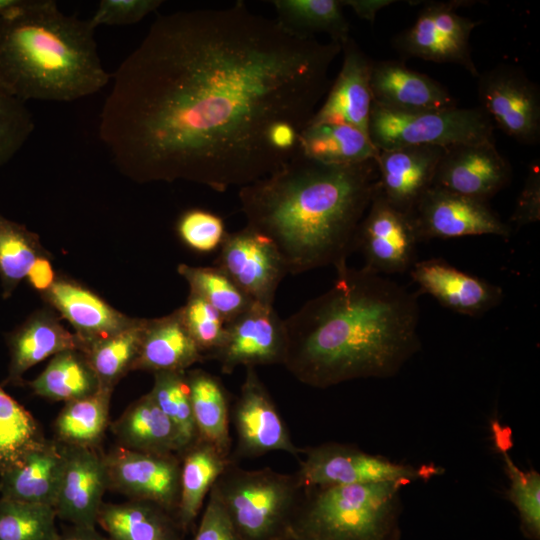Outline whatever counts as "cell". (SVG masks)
Segmentation results:
<instances>
[{"label":"cell","instance_id":"1","mask_svg":"<svg viewBox=\"0 0 540 540\" xmlns=\"http://www.w3.org/2000/svg\"><path fill=\"white\" fill-rule=\"evenodd\" d=\"M341 49L241 1L161 14L112 74L99 139L132 180L243 187L298 152Z\"/></svg>","mask_w":540,"mask_h":540},{"label":"cell","instance_id":"2","mask_svg":"<svg viewBox=\"0 0 540 540\" xmlns=\"http://www.w3.org/2000/svg\"><path fill=\"white\" fill-rule=\"evenodd\" d=\"M333 285L284 319L283 366L301 383L328 388L396 375L421 347L417 295L347 263Z\"/></svg>","mask_w":540,"mask_h":540},{"label":"cell","instance_id":"3","mask_svg":"<svg viewBox=\"0 0 540 540\" xmlns=\"http://www.w3.org/2000/svg\"><path fill=\"white\" fill-rule=\"evenodd\" d=\"M378 182L374 159L329 165L299 151L278 170L240 187L247 226L279 251L297 275L345 263Z\"/></svg>","mask_w":540,"mask_h":540},{"label":"cell","instance_id":"4","mask_svg":"<svg viewBox=\"0 0 540 540\" xmlns=\"http://www.w3.org/2000/svg\"><path fill=\"white\" fill-rule=\"evenodd\" d=\"M90 19L54 0H18L0 16V85L28 100L72 102L110 84Z\"/></svg>","mask_w":540,"mask_h":540},{"label":"cell","instance_id":"5","mask_svg":"<svg viewBox=\"0 0 540 540\" xmlns=\"http://www.w3.org/2000/svg\"><path fill=\"white\" fill-rule=\"evenodd\" d=\"M386 481L303 488L291 537L303 540H398L400 491Z\"/></svg>","mask_w":540,"mask_h":540},{"label":"cell","instance_id":"6","mask_svg":"<svg viewBox=\"0 0 540 540\" xmlns=\"http://www.w3.org/2000/svg\"><path fill=\"white\" fill-rule=\"evenodd\" d=\"M211 491L243 540L290 539L303 493L296 473L244 469L232 461Z\"/></svg>","mask_w":540,"mask_h":540},{"label":"cell","instance_id":"7","mask_svg":"<svg viewBox=\"0 0 540 540\" xmlns=\"http://www.w3.org/2000/svg\"><path fill=\"white\" fill-rule=\"evenodd\" d=\"M493 129V122L480 106L403 112L372 104L368 134L378 150H385L495 141Z\"/></svg>","mask_w":540,"mask_h":540},{"label":"cell","instance_id":"8","mask_svg":"<svg viewBox=\"0 0 540 540\" xmlns=\"http://www.w3.org/2000/svg\"><path fill=\"white\" fill-rule=\"evenodd\" d=\"M295 472L303 488L400 481L408 484L439 474V468L396 463L351 445L327 442L302 449Z\"/></svg>","mask_w":540,"mask_h":540},{"label":"cell","instance_id":"9","mask_svg":"<svg viewBox=\"0 0 540 540\" xmlns=\"http://www.w3.org/2000/svg\"><path fill=\"white\" fill-rule=\"evenodd\" d=\"M472 3L466 0L429 2L410 27L393 37L392 47L405 58L460 65L477 78L479 71L471 55L469 40L481 21L456 12Z\"/></svg>","mask_w":540,"mask_h":540},{"label":"cell","instance_id":"10","mask_svg":"<svg viewBox=\"0 0 540 540\" xmlns=\"http://www.w3.org/2000/svg\"><path fill=\"white\" fill-rule=\"evenodd\" d=\"M480 107L493 124L523 145L540 141V89L517 66L499 64L479 73Z\"/></svg>","mask_w":540,"mask_h":540},{"label":"cell","instance_id":"11","mask_svg":"<svg viewBox=\"0 0 540 540\" xmlns=\"http://www.w3.org/2000/svg\"><path fill=\"white\" fill-rule=\"evenodd\" d=\"M236 445L231 459L256 458L270 452H286L298 457L302 449L292 441L269 391L255 368H246L239 394L230 408Z\"/></svg>","mask_w":540,"mask_h":540},{"label":"cell","instance_id":"12","mask_svg":"<svg viewBox=\"0 0 540 540\" xmlns=\"http://www.w3.org/2000/svg\"><path fill=\"white\" fill-rule=\"evenodd\" d=\"M410 216L419 242L477 235L508 239L511 235V226L488 202L435 186L422 195Z\"/></svg>","mask_w":540,"mask_h":540},{"label":"cell","instance_id":"13","mask_svg":"<svg viewBox=\"0 0 540 540\" xmlns=\"http://www.w3.org/2000/svg\"><path fill=\"white\" fill-rule=\"evenodd\" d=\"M418 242L411 216L392 206L377 182L355 239V250L364 257L363 268L380 275L409 271L416 262Z\"/></svg>","mask_w":540,"mask_h":540},{"label":"cell","instance_id":"14","mask_svg":"<svg viewBox=\"0 0 540 540\" xmlns=\"http://www.w3.org/2000/svg\"><path fill=\"white\" fill-rule=\"evenodd\" d=\"M214 266L253 302L266 306H273L278 286L288 274L273 242L247 225L227 233Z\"/></svg>","mask_w":540,"mask_h":540},{"label":"cell","instance_id":"15","mask_svg":"<svg viewBox=\"0 0 540 540\" xmlns=\"http://www.w3.org/2000/svg\"><path fill=\"white\" fill-rule=\"evenodd\" d=\"M104 461L108 488L130 500L155 503L176 515L181 470L178 454L145 453L120 446L104 455Z\"/></svg>","mask_w":540,"mask_h":540},{"label":"cell","instance_id":"16","mask_svg":"<svg viewBox=\"0 0 540 540\" xmlns=\"http://www.w3.org/2000/svg\"><path fill=\"white\" fill-rule=\"evenodd\" d=\"M286 352L284 320L273 306L254 302L226 324L224 341L212 359L219 362L224 374H232L240 366L283 365Z\"/></svg>","mask_w":540,"mask_h":540},{"label":"cell","instance_id":"17","mask_svg":"<svg viewBox=\"0 0 540 540\" xmlns=\"http://www.w3.org/2000/svg\"><path fill=\"white\" fill-rule=\"evenodd\" d=\"M511 177L512 167L495 141L463 143L445 147L432 186L488 202Z\"/></svg>","mask_w":540,"mask_h":540},{"label":"cell","instance_id":"18","mask_svg":"<svg viewBox=\"0 0 540 540\" xmlns=\"http://www.w3.org/2000/svg\"><path fill=\"white\" fill-rule=\"evenodd\" d=\"M419 291L443 307L469 317H480L499 306L501 287L468 274L441 258L416 261L409 270Z\"/></svg>","mask_w":540,"mask_h":540},{"label":"cell","instance_id":"19","mask_svg":"<svg viewBox=\"0 0 540 540\" xmlns=\"http://www.w3.org/2000/svg\"><path fill=\"white\" fill-rule=\"evenodd\" d=\"M107 488L104 455L95 448L66 445L64 470L54 504L57 519L74 526L96 527Z\"/></svg>","mask_w":540,"mask_h":540},{"label":"cell","instance_id":"20","mask_svg":"<svg viewBox=\"0 0 540 540\" xmlns=\"http://www.w3.org/2000/svg\"><path fill=\"white\" fill-rule=\"evenodd\" d=\"M341 52V69L309 123H344L368 133L374 60L351 37L342 44Z\"/></svg>","mask_w":540,"mask_h":540},{"label":"cell","instance_id":"21","mask_svg":"<svg viewBox=\"0 0 540 540\" xmlns=\"http://www.w3.org/2000/svg\"><path fill=\"white\" fill-rule=\"evenodd\" d=\"M445 147L405 146L378 150L374 160L378 188L395 208L411 214L422 195L432 186Z\"/></svg>","mask_w":540,"mask_h":540},{"label":"cell","instance_id":"22","mask_svg":"<svg viewBox=\"0 0 540 540\" xmlns=\"http://www.w3.org/2000/svg\"><path fill=\"white\" fill-rule=\"evenodd\" d=\"M65 458L66 445L41 440L0 471V497L54 508Z\"/></svg>","mask_w":540,"mask_h":540},{"label":"cell","instance_id":"23","mask_svg":"<svg viewBox=\"0 0 540 540\" xmlns=\"http://www.w3.org/2000/svg\"><path fill=\"white\" fill-rule=\"evenodd\" d=\"M371 90L373 104L389 110L418 112L457 107L456 99L438 81L400 60L373 62Z\"/></svg>","mask_w":540,"mask_h":540},{"label":"cell","instance_id":"24","mask_svg":"<svg viewBox=\"0 0 540 540\" xmlns=\"http://www.w3.org/2000/svg\"><path fill=\"white\" fill-rule=\"evenodd\" d=\"M44 296L74 327L82 346L108 337L133 321L93 292L67 280H55Z\"/></svg>","mask_w":540,"mask_h":540},{"label":"cell","instance_id":"25","mask_svg":"<svg viewBox=\"0 0 540 540\" xmlns=\"http://www.w3.org/2000/svg\"><path fill=\"white\" fill-rule=\"evenodd\" d=\"M8 346L7 382L18 384L32 366L63 351H80L82 343L50 313L37 312L9 335Z\"/></svg>","mask_w":540,"mask_h":540},{"label":"cell","instance_id":"26","mask_svg":"<svg viewBox=\"0 0 540 540\" xmlns=\"http://www.w3.org/2000/svg\"><path fill=\"white\" fill-rule=\"evenodd\" d=\"M204 360L177 309L167 316L147 319L133 370L183 372Z\"/></svg>","mask_w":540,"mask_h":540},{"label":"cell","instance_id":"27","mask_svg":"<svg viewBox=\"0 0 540 540\" xmlns=\"http://www.w3.org/2000/svg\"><path fill=\"white\" fill-rule=\"evenodd\" d=\"M180 497L176 520L187 531L200 514L217 479L233 461L208 441L197 438L180 455Z\"/></svg>","mask_w":540,"mask_h":540},{"label":"cell","instance_id":"28","mask_svg":"<svg viewBox=\"0 0 540 540\" xmlns=\"http://www.w3.org/2000/svg\"><path fill=\"white\" fill-rule=\"evenodd\" d=\"M112 432L121 447L155 454H178L184 450L173 422L161 411L150 393L133 402L113 422Z\"/></svg>","mask_w":540,"mask_h":540},{"label":"cell","instance_id":"29","mask_svg":"<svg viewBox=\"0 0 540 540\" xmlns=\"http://www.w3.org/2000/svg\"><path fill=\"white\" fill-rule=\"evenodd\" d=\"M97 525L111 540H183L175 515L148 501L103 503Z\"/></svg>","mask_w":540,"mask_h":540},{"label":"cell","instance_id":"30","mask_svg":"<svg viewBox=\"0 0 540 540\" xmlns=\"http://www.w3.org/2000/svg\"><path fill=\"white\" fill-rule=\"evenodd\" d=\"M298 151L329 165H349L374 159L378 149L369 134L344 123H309L299 134Z\"/></svg>","mask_w":540,"mask_h":540},{"label":"cell","instance_id":"31","mask_svg":"<svg viewBox=\"0 0 540 540\" xmlns=\"http://www.w3.org/2000/svg\"><path fill=\"white\" fill-rule=\"evenodd\" d=\"M186 378L198 438L231 456L230 405L221 380L202 369L187 370Z\"/></svg>","mask_w":540,"mask_h":540},{"label":"cell","instance_id":"32","mask_svg":"<svg viewBox=\"0 0 540 540\" xmlns=\"http://www.w3.org/2000/svg\"><path fill=\"white\" fill-rule=\"evenodd\" d=\"M146 324L147 319H133L124 329L82 346L80 352L97 376L101 387L113 390L115 384L133 370Z\"/></svg>","mask_w":540,"mask_h":540},{"label":"cell","instance_id":"33","mask_svg":"<svg viewBox=\"0 0 540 540\" xmlns=\"http://www.w3.org/2000/svg\"><path fill=\"white\" fill-rule=\"evenodd\" d=\"M276 21L301 37L325 33L331 41L345 43L350 27L341 0H274Z\"/></svg>","mask_w":540,"mask_h":540},{"label":"cell","instance_id":"34","mask_svg":"<svg viewBox=\"0 0 540 540\" xmlns=\"http://www.w3.org/2000/svg\"><path fill=\"white\" fill-rule=\"evenodd\" d=\"M29 386L40 397L65 403L92 395L101 387L86 358L78 350L54 355L42 373L29 382Z\"/></svg>","mask_w":540,"mask_h":540},{"label":"cell","instance_id":"35","mask_svg":"<svg viewBox=\"0 0 540 540\" xmlns=\"http://www.w3.org/2000/svg\"><path fill=\"white\" fill-rule=\"evenodd\" d=\"M111 393L112 389L100 387L92 395L66 402L54 422L56 440L95 448L108 426Z\"/></svg>","mask_w":540,"mask_h":540},{"label":"cell","instance_id":"36","mask_svg":"<svg viewBox=\"0 0 540 540\" xmlns=\"http://www.w3.org/2000/svg\"><path fill=\"white\" fill-rule=\"evenodd\" d=\"M47 256L38 236L0 213V279L8 298L35 261Z\"/></svg>","mask_w":540,"mask_h":540},{"label":"cell","instance_id":"37","mask_svg":"<svg viewBox=\"0 0 540 540\" xmlns=\"http://www.w3.org/2000/svg\"><path fill=\"white\" fill-rule=\"evenodd\" d=\"M178 273L187 281L194 293L225 319L226 323L246 311L254 302L216 266H190L180 264Z\"/></svg>","mask_w":540,"mask_h":540},{"label":"cell","instance_id":"38","mask_svg":"<svg viewBox=\"0 0 540 540\" xmlns=\"http://www.w3.org/2000/svg\"><path fill=\"white\" fill-rule=\"evenodd\" d=\"M496 445L506 466L509 479L508 496L515 506L524 533L532 540L540 538V474L520 469L509 456L504 442L505 432L498 422L493 424Z\"/></svg>","mask_w":540,"mask_h":540},{"label":"cell","instance_id":"39","mask_svg":"<svg viewBox=\"0 0 540 540\" xmlns=\"http://www.w3.org/2000/svg\"><path fill=\"white\" fill-rule=\"evenodd\" d=\"M52 506L0 497V540H59Z\"/></svg>","mask_w":540,"mask_h":540},{"label":"cell","instance_id":"40","mask_svg":"<svg viewBox=\"0 0 540 540\" xmlns=\"http://www.w3.org/2000/svg\"><path fill=\"white\" fill-rule=\"evenodd\" d=\"M149 393L161 411L176 426L185 450L198 438L186 371L154 373V383Z\"/></svg>","mask_w":540,"mask_h":540},{"label":"cell","instance_id":"41","mask_svg":"<svg viewBox=\"0 0 540 540\" xmlns=\"http://www.w3.org/2000/svg\"><path fill=\"white\" fill-rule=\"evenodd\" d=\"M43 439L31 413L0 386V471Z\"/></svg>","mask_w":540,"mask_h":540},{"label":"cell","instance_id":"42","mask_svg":"<svg viewBox=\"0 0 540 540\" xmlns=\"http://www.w3.org/2000/svg\"><path fill=\"white\" fill-rule=\"evenodd\" d=\"M178 311L205 359L212 358L224 341L227 323L223 316L207 301L191 292L185 305Z\"/></svg>","mask_w":540,"mask_h":540},{"label":"cell","instance_id":"43","mask_svg":"<svg viewBox=\"0 0 540 540\" xmlns=\"http://www.w3.org/2000/svg\"><path fill=\"white\" fill-rule=\"evenodd\" d=\"M34 129L26 103L0 85V168L21 150Z\"/></svg>","mask_w":540,"mask_h":540},{"label":"cell","instance_id":"44","mask_svg":"<svg viewBox=\"0 0 540 540\" xmlns=\"http://www.w3.org/2000/svg\"><path fill=\"white\" fill-rule=\"evenodd\" d=\"M176 231L184 244L199 253L219 249L228 233L219 215L200 208L184 211L177 220Z\"/></svg>","mask_w":540,"mask_h":540},{"label":"cell","instance_id":"45","mask_svg":"<svg viewBox=\"0 0 540 540\" xmlns=\"http://www.w3.org/2000/svg\"><path fill=\"white\" fill-rule=\"evenodd\" d=\"M161 0H101L89 18L95 28L100 25H132L156 11Z\"/></svg>","mask_w":540,"mask_h":540},{"label":"cell","instance_id":"46","mask_svg":"<svg viewBox=\"0 0 540 540\" xmlns=\"http://www.w3.org/2000/svg\"><path fill=\"white\" fill-rule=\"evenodd\" d=\"M192 540H243L224 507L210 491Z\"/></svg>","mask_w":540,"mask_h":540},{"label":"cell","instance_id":"47","mask_svg":"<svg viewBox=\"0 0 540 540\" xmlns=\"http://www.w3.org/2000/svg\"><path fill=\"white\" fill-rule=\"evenodd\" d=\"M540 221V170L533 164L517 198L509 222L516 229Z\"/></svg>","mask_w":540,"mask_h":540},{"label":"cell","instance_id":"48","mask_svg":"<svg viewBox=\"0 0 540 540\" xmlns=\"http://www.w3.org/2000/svg\"><path fill=\"white\" fill-rule=\"evenodd\" d=\"M27 278L30 284L43 293L54 283V272L47 256L38 258L30 268Z\"/></svg>","mask_w":540,"mask_h":540},{"label":"cell","instance_id":"49","mask_svg":"<svg viewBox=\"0 0 540 540\" xmlns=\"http://www.w3.org/2000/svg\"><path fill=\"white\" fill-rule=\"evenodd\" d=\"M343 7L348 6L360 17L373 23L376 14L385 6L394 3L391 0H344Z\"/></svg>","mask_w":540,"mask_h":540},{"label":"cell","instance_id":"50","mask_svg":"<svg viewBox=\"0 0 540 540\" xmlns=\"http://www.w3.org/2000/svg\"><path fill=\"white\" fill-rule=\"evenodd\" d=\"M59 540H111L107 535L101 534L96 527H83L70 525L60 532Z\"/></svg>","mask_w":540,"mask_h":540},{"label":"cell","instance_id":"51","mask_svg":"<svg viewBox=\"0 0 540 540\" xmlns=\"http://www.w3.org/2000/svg\"><path fill=\"white\" fill-rule=\"evenodd\" d=\"M18 0H0V16L12 8Z\"/></svg>","mask_w":540,"mask_h":540},{"label":"cell","instance_id":"52","mask_svg":"<svg viewBox=\"0 0 540 540\" xmlns=\"http://www.w3.org/2000/svg\"><path fill=\"white\" fill-rule=\"evenodd\" d=\"M289 540H303V539H298V538H290Z\"/></svg>","mask_w":540,"mask_h":540}]
</instances>
